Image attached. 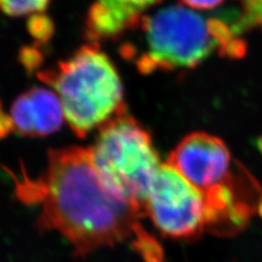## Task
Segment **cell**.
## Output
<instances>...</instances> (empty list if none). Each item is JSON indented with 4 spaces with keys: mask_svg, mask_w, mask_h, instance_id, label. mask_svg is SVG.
Instances as JSON below:
<instances>
[{
    "mask_svg": "<svg viewBox=\"0 0 262 262\" xmlns=\"http://www.w3.org/2000/svg\"><path fill=\"white\" fill-rule=\"evenodd\" d=\"M12 177L18 199L40 206L38 231L58 232L78 257L128 239L134 243L145 231L143 213L106 186L90 149L49 150L44 174L33 179L23 169L21 177Z\"/></svg>",
    "mask_w": 262,
    "mask_h": 262,
    "instance_id": "6da1fadb",
    "label": "cell"
},
{
    "mask_svg": "<svg viewBox=\"0 0 262 262\" xmlns=\"http://www.w3.org/2000/svg\"><path fill=\"white\" fill-rule=\"evenodd\" d=\"M143 45L127 57L144 75L194 68L213 54L231 58L245 54V43L219 18H206L183 6H169L142 16Z\"/></svg>",
    "mask_w": 262,
    "mask_h": 262,
    "instance_id": "7a4b0ae2",
    "label": "cell"
},
{
    "mask_svg": "<svg viewBox=\"0 0 262 262\" xmlns=\"http://www.w3.org/2000/svg\"><path fill=\"white\" fill-rule=\"evenodd\" d=\"M36 76L58 95L64 120L79 138L126 114L118 72L97 43L80 47L68 59Z\"/></svg>",
    "mask_w": 262,
    "mask_h": 262,
    "instance_id": "3957f363",
    "label": "cell"
},
{
    "mask_svg": "<svg viewBox=\"0 0 262 262\" xmlns=\"http://www.w3.org/2000/svg\"><path fill=\"white\" fill-rule=\"evenodd\" d=\"M168 163L202 192L213 231L229 234L246 226L253 208L222 140L204 133L191 134L171 152Z\"/></svg>",
    "mask_w": 262,
    "mask_h": 262,
    "instance_id": "277c9868",
    "label": "cell"
},
{
    "mask_svg": "<svg viewBox=\"0 0 262 262\" xmlns=\"http://www.w3.org/2000/svg\"><path fill=\"white\" fill-rule=\"evenodd\" d=\"M94 166L110 189L140 210L162 165L149 133L127 114L104 124L89 147Z\"/></svg>",
    "mask_w": 262,
    "mask_h": 262,
    "instance_id": "5b68a950",
    "label": "cell"
},
{
    "mask_svg": "<svg viewBox=\"0 0 262 262\" xmlns=\"http://www.w3.org/2000/svg\"><path fill=\"white\" fill-rule=\"evenodd\" d=\"M164 235L192 239L210 225L202 192L169 163L162 164L145 202V216Z\"/></svg>",
    "mask_w": 262,
    "mask_h": 262,
    "instance_id": "8992f818",
    "label": "cell"
},
{
    "mask_svg": "<svg viewBox=\"0 0 262 262\" xmlns=\"http://www.w3.org/2000/svg\"><path fill=\"white\" fill-rule=\"evenodd\" d=\"M10 117L13 131L24 137L43 138L58 131L64 120L58 95L51 89L34 86L12 103Z\"/></svg>",
    "mask_w": 262,
    "mask_h": 262,
    "instance_id": "52a82bcc",
    "label": "cell"
},
{
    "mask_svg": "<svg viewBox=\"0 0 262 262\" xmlns=\"http://www.w3.org/2000/svg\"><path fill=\"white\" fill-rule=\"evenodd\" d=\"M161 0H96L90 8L85 37L92 43L114 38L137 27L145 10Z\"/></svg>",
    "mask_w": 262,
    "mask_h": 262,
    "instance_id": "ba28073f",
    "label": "cell"
},
{
    "mask_svg": "<svg viewBox=\"0 0 262 262\" xmlns=\"http://www.w3.org/2000/svg\"><path fill=\"white\" fill-rule=\"evenodd\" d=\"M231 27L237 35L252 29H262V0H242L238 18Z\"/></svg>",
    "mask_w": 262,
    "mask_h": 262,
    "instance_id": "9c48e42d",
    "label": "cell"
},
{
    "mask_svg": "<svg viewBox=\"0 0 262 262\" xmlns=\"http://www.w3.org/2000/svg\"><path fill=\"white\" fill-rule=\"evenodd\" d=\"M49 0H0V10L10 16L42 13Z\"/></svg>",
    "mask_w": 262,
    "mask_h": 262,
    "instance_id": "30bf717a",
    "label": "cell"
},
{
    "mask_svg": "<svg viewBox=\"0 0 262 262\" xmlns=\"http://www.w3.org/2000/svg\"><path fill=\"white\" fill-rule=\"evenodd\" d=\"M28 30L37 43L45 44L53 36L54 23L47 15L35 13L32 14L28 21Z\"/></svg>",
    "mask_w": 262,
    "mask_h": 262,
    "instance_id": "8fae6325",
    "label": "cell"
},
{
    "mask_svg": "<svg viewBox=\"0 0 262 262\" xmlns=\"http://www.w3.org/2000/svg\"><path fill=\"white\" fill-rule=\"evenodd\" d=\"M20 62L28 71L36 70L43 62V55L35 46L24 47L20 52Z\"/></svg>",
    "mask_w": 262,
    "mask_h": 262,
    "instance_id": "7c38bea8",
    "label": "cell"
},
{
    "mask_svg": "<svg viewBox=\"0 0 262 262\" xmlns=\"http://www.w3.org/2000/svg\"><path fill=\"white\" fill-rule=\"evenodd\" d=\"M12 131L13 125L10 115L5 112L2 101H0V140L11 134Z\"/></svg>",
    "mask_w": 262,
    "mask_h": 262,
    "instance_id": "4fadbf2b",
    "label": "cell"
},
{
    "mask_svg": "<svg viewBox=\"0 0 262 262\" xmlns=\"http://www.w3.org/2000/svg\"><path fill=\"white\" fill-rule=\"evenodd\" d=\"M183 2L195 9H213L222 4L224 0H183Z\"/></svg>",
    "mask_w": 262,
    "mask_h": 262,
    "instance_id": "5bb4252c",
    "label": "cell"
}]
</instances>
